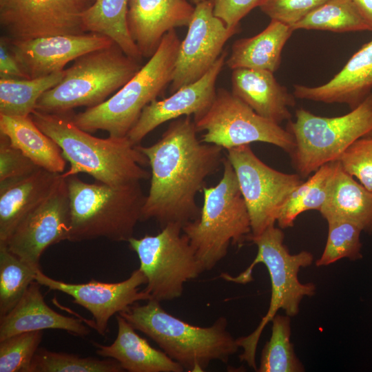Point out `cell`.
I'll use <instances>...</instances> for the list:
<instances>
[{"mask_svg": "<svg viewBox=\"0 0 372 372\" xmlns=\"http://www.w3.org/2000/svg\"><path fill=\"white\" fill-rule=\"evenodd\" d=\"M197 132L194 120L185 116L172 121L153 145H137L151 167L141 221L153 219L163 228L170 223L183 226L199 217L196 195L224 158L222 147L203 143Z\"/></svg>", "mask_w": 372, "mask_h": 372, "instance_id": "1", "label": "cell"}, {"mask_svg": "<svg viewBox=\"0 0 372 372\" xmlns=\"http://www.w3.org/2000/svg\"><path fill=\"white\" fill-rule=\"evenodd\" d=\"M35 124L59 146L70 169L64 178L85 173L96 181L120 186L148 179L151 174L142 166L146 156L127 136H92L79 128L70 112L48 113L34 110L30 114Z\"/></svg>", "mask_w": 372, "mask_h": 372, "instance_id": "2", "label": "cell"}, {"mask_svg": "<svg viewBox=\"0 0 372 372\" xmlns=\"http://www.w3.org/2000/svg\"><path fill=\"white\" fill-rule=\"evenodd\" d=\"M118 314L186 371H205L212 361L227 363L240 348L224 317L209 327L195 326L167 313L154 299L145 304L135 303Z\"/></svg>", "mask_w": 372, "mask_h": 372, "instance_id": "3", "label": "cell"}, {"mask_svg": "<svg viewBox=\"0 0 372 372\" xmlns=\"http://www.w3.org/2000/svg\"><path fill=\"white\" fill-rule=\"evenodd\" d=\"M284 238L282 229L275 227V225L269 226L258 236L249 234L247 240L257 247V254L253 262L236 276L227 273L220 276L229 282L247 284L253 280V269L259 263L266 267L269 274L271 293L267 313L251 333L236 339L239 347L243 349L242 353L239 355L240 360L246 362L249 366L256 371L258 369L256 349L266 325L271 322L280 309L284 310L286 315L290 317L298 315L302 299L305 296L311 297L316 293L313 283H302L298 279L300 269L312 264L313 254L307 251L291 254L284 244Z\"/></svg>", "mask_w": 372, "mask_h": 372, "instance_id": "4", "label": "cell"}, {"mask_svg": "<svg viewBox=\"0 0 372 372\" xmlns=\"http://www.w3.org/2000/svg\"><path fill=\"white\" fill-rule=\"evenodd\" d=\"M65 178L70 207L69 241L105 238L127 242L133 237L146 198L140 182L111 186L87 183L77 175Z\"/></svg>", "mask_w": 372, "mask_h": 372, "instance_id": "5", "label": "cell"}, {"mask_svg": "<svg viewBox=\"0 0 372 372\" xmlns=\"http://www.w3.org/2000/svg\"><path fill=\"white\" fill-rule=\"evenodd\" d=\"M180 41L175 29L167 32L156 52L123 87L101 103L72 114L73 122L90 133L101 130L127 136L145 106L171 84Z\"/></svg>", "mask_w": 372, "mask_h": 372, "instance_id": "6", "label": "cell"}, {"mask_svg": "<svg viewBox=\"0 0 372 372\" xmlns=\"http://www.w3.org/2000/svg\"><path fill=\"white\" fill-rule=\"evenodd\" d=\"M223 165L220 181L203 189L199 217L182 228L205 271L212 269L225 257L230 245H241L251 231L247 207L227 157Z\"/></svg>", "mask_w": 372, "mask_h": 372, "instance_id": "7", "label": "cell"}, {"mask_svg": "<svg viewBox=\"0 0 372 372\" xmlns=\"http://www.w3.org/2000/svg\"><path fill=\"white\" fill-rule=\"evenodd\" d=\"M142 67L114 43L85 54L64 70L54 87L44 92L36 110L48 113H69L77 107L97 105L123 87Z\"/></svg>", "mask_w": 372, "mask_h": 372, "instance_id": "8", "label": "cell"}, {"mask_svg": "<svg viewBox=\"0 0 372 372\" xmlns=\"http://www.w3.org/2000/svg\"><path fill=\"white\" fill-rule=\"evenodd\" d=\"M287 130L295 145L289 154L297 173L307 178L321 166L338 161L358 139L372 135V92L357 107L344 115L324 117L300 108Z\"/></svg>", "mask_w": 372, "mask_h": 372, "instance_id": "9", "label": "cell"}, {"mask_svg": "<svg viewBox=\"0 0 372 372\" xmlns=\"http://www.w3.org/2000/svg\"><path fill=\"white\" fill-rule=\"evenodd\" d=\"M182 228L170 223L156 235L127 241L138 256L139 269L146 278L143 291L150 299L161 302L180 298L184 284L205 271Z\"/></svg>", "mask_w": 372, "mask_h": 372, "instance_id": "10", "label": "cell"}, {"mask_svg": "<svg viewBox=\"0 0 372 372\" xmlns=\"http://www.w3.org/2000/svg\"><path fill=\"white\" fill-rule=\"evenodd\" d=\"M193 120L198 132H204L202 142L227 150L261 142L289 154L295 145L293 136L287 130L260 116L225 88L216 90L209 107Z\"/></svg>", "mask_w": 372, "mask_h": 372, "instance_id": "11", "label": "cell"}, {"mask_svg": "<svg viewBox=\"0 0 372 372\" xmlns=\"http://www.w3.org/2000/svg\"><path fill=\"white\" fill-rule=\"evenodd\" d=\"M251 222V235L258 236L275 225L291 193L303 180L298 174L278 171L262 162L249 145L227 149Z\"/></svg>", "mask_w": 372, "mask_h": 372, "instance_id": "12", "label": "cell"}, {"mask_svg": "<svg viewBox=\"0 0 372 372\" xmlns=\"http://www.w3.org/2000/svg\"><path fill=\"white\" fill-rule=\"evenodd\" d=\"M94 0H0V24L12 41L85 33L83 12Z\"/></svg>", "mask_w": 372, "mask_h": 372, "instance_id": "13", "label": "cell"}, {"mask_svg": "<svg viewBox=\"0 0 372 372\" xmlns=\"http://www.w3.org/2000/svg\"><path fill=\"white\" fill-rule=\"evenodd\" d=\"M187 27L178 49L171 94L201 79L219 58L226 42L240 31V25L227 27L215 16L211 0L195 6Z\"/></svg>", "mask_w": 372, "mask_h": 372, "instance_id": "14", "label": "cell"}, {"mask_svg": "<svg viewBox=\"0 0 372 372\" xmlns=\"http://www.w3.org/2000/svg\"><path fill=\"white\" fill-rule=\"evenodd\" d=\"M70 207L65 178H61L52 194L29 213L4 243L8 249L34 267L50 246L68 240Z\"/></svg>", "mask_w": 372, "mask_h": 372, "instance_id": "15", "label": "cell"}, {"mask_svg": "<svg viewBox=\"0 0 372 372\" xmlns=\"http://www.w3.org/2000/svg\"><path fill=\"white\" fill-rule=\"evenodd\" d=\"M35 280L50 290L71 296L73 302L89 311L94 318L93 327L102 336L109 332L108 322L112 316L138 301L150 300L146 292L139 291L140 286L146 284V278L140 269L118 282L91 280L85 283H68L46 276L41 269L37 271Z\"/></svg>", "mask_w": 372, "mask_h": 372, "instance_id": "16", "label": "cell"}, {"mask_svg": "<svg viewBox=\"0 0 372 372\" xmlns=\"http://www.w3.org/2000/svg\"><path fill=\"white\" fill-rule=\"evenodd\" d=\"M8 40L28 79L62 71L70 61L114 43L109 37L93 32L54 35L26 41Z\"/></svg>", "mask_w": 372, "mask_h": 372, "instance_id": "17", "label": "cell"}, {"mask_svg": "<svg viewBox=\"0 0 372 372\" xmlns=\"http://www.w3.org/2000/svg\"><path fill=\"white\" fill-rule=\"evenodd\" d=\"M227 52L223 51L213 66L198 81L182 87L167 98L151 102L143 110L127 136L135 145L161 124L176 118L196 116L211 105L216 94V82L225 65Z\"/></svg>", "mask_w": 372, "mask_h": 372, "instance_id": "18", "label": "cell"}, {"mask_svg": "<svg viewBox=\"0 0 372 372\" xmlns=\"http://www.w3.org/2000/svg\"><path fill=\"white\" fill-rule=\"evenodd\" d=\"M194 8L187 0H128L127 28L142 57L150 58L167 32L188 26Z\"/></svg>", "mask_w": 372, "mask_h": 372, "instance_id": "19", "label": "cell"}, {"mask_svg": "<svg viewBox=\"0 0 372 372\" xmlns=\"http://www.w3.org/2000/svg\"><path fill=\"white\" fill-rule=\"evenodd\" d=\"M293 89L297 99L346 104L355 109L372 92V40L363 45L326 83L313 87L294 85Z\"/></svg>", "mask_w": 372, "mask_h": 372, "instance_id": "20", "label": "cell"}, {"mask_svg": "<svg viewBox=\"0 0 372 372\" xmlns=\"http://www.w3.org/2000/svg\"><path fill=\"white\" fill-rule=\"evenodd\" d=\"M61 174L39 167L22 178L0 182V244L54 191Z\"/></svg>", "mask_w": 372, "mask_h": 372, "instance_id": "21", "label": "cell"}, {"mask_svg": "<svg viewBox=\"0 0 372 372\" xmlns=\"http://www.w3.org/2000/svg\"><path fill=\"white\" fill-rule=\"evenodd\" d=\"M231 82V92L260 116L278 124L290 121L289 107L296 105V97L273 72L237 68L232 70Z\"/></svg>", "mask_w": 372, "mask_h": 372, "instance_id": "22", "label": "cell"}, {"mask_svg": "<svg viewBox=\"0 0 372 372\" xmlns=\"http://www.w3.org/2000/svg\"><path fill=\"white\" fill-rule=\"evenodd\" d=\"M41 286L37 281L32 282L14 308L0 318V341L17 334L44 329L63 330L79 337L90 333L81 320L50 308L44 300Z\"/></svg>", "mask_w": 372, "mask_h": 372, "instance_id": "23", "label": "cell"}, {"mask_svg": "<svg viewBox=\"0 0 372 372\" xmlns=\"http://www.w3.org/2000/svg\"><path fill=\"white\" fill-rule=\"evenodd\" d=\"M117 335L110 345L92 341L96 353L116 360L129 372H183V367L164 351L152 347L120 314L116 316Z\"/></svg>", "mask_w": 372, "mask_h": 372, "instance_id": "24", "label": "cell"}, {"mask_svg": "<svg viewBox=\"0 0 372 372\" xmlns=\"http://www.w3.org/2000/svg\"><path fill=\"white\" fill-rule=\"evenodd\" d=\"M320 213L326 220H346L372 234V192L347 173L338 161Z\"/></svg>", "mask_w": 372, "mask_h": 372, "instance_id": "25", "label": "cell"}, {"mask_svg": "<svg viewBox=\"0 0 372 372\" xmlns=\"http://www.w3.org/2000/svg\"><path fill=\"white\" fill-rule=\"evenodd\" d=\"M293 31L291 26L271 19L258 34L235 41L225 64L232 70L248 68L274 73L280 65L282 49Z\"/></svg>", "mask_w": 372, "mask_h": 372, "instance_id": "26", "label": "cell"}, {"mask_svg": "<svg viewBox=\"0 0 372 372\" xmlns=\"http://www.w3.org/2000/svg\"><path fill=\"white\" fill-rule=\"evenodd\" d=\"M0 133L39 167L54 173L64 172L66 160L61 148L40 130L31 115L0 114Z\"/></svg>", "mask_w": 372, "mask_h": 372, "instance_id": "27", "label": "cell"}, {"mask_svg": "<svg viewBox=\"0 0 372 372\" xmlns=\"http://www.w3.org/2000/svg\"><path fill=\"white\" fill-rule=\"evenodd\" d=\"M128 0H95L83 12L85 32L97 33L111 39L130 57L141 62L143 57L128 30Z\"/></svg>", "mask_w": 372, "mask_h": 372, "instance_id": "28", "label": "cell"}, {"mask_svg": "<svg viewBox=\"0 0 372 372\" xmlns=\"http://www.w3.org/2000/svg\"><path fill=\"white\" fill-rule=\"evenodd\" d=\"M64 70L35 79L0 78V114L29 116L41 95L56 85Z\"/></svg>", "mask_w": 372, "mask_h": 372, "instance_id": "29", "label": "cell"}, {"mask_svg": "<svg viewBox=\"0 0 372 372\" xmlns=\"http://www.w3.org/2000/svg\"><path fill=\"white\" fill-rule=\"evenodd\" d=\"M335 162L321 166L291 193L277 216L276 222L280 228L293 227L296 218L302 212L309 210L320 211L327 196Z\"/></svg>", "mask_w": 372, "mask_h": 372, "instance_id": "30", "label": "cell"}, {"mask_svg": "<svg viewBox=\"0 0 372 372\" xmlns=\"http://www.w3.org/2000/svg\"><path fill=\"white\" fill-rule=\"evenodd\" d=\"M291 28L334 32L371 31L352 0H328Z\"/></svg>", "mask_w": 372, "mask_h": 372, "instance_id": "31", "label": "cell"}, {"mask_svg": "<svg viewBox=\"0 0 372 372\" xmlns=\"http://www.w3.org/2000/svg\"><path fill=\"white\" fill-rule=\"evenodd\" d=\"M290 316L276 314L271 320V335L264 346L258 372H302L291 342Z\"/></svg>", "mask_w": 372, "mask_h": 372, "instance_id": "32", "label": "cell"}, {"mask_svg": "<svg viewBox=\"0 0 372 372\" xmlns=\"http://www.w3.org/2000/svg\"><path fill=\"white\" fill-rule=\"evenodd\" d=\"M39 268L34 267L0 244V318L22 298L35 280Z\"/></svg>", "mask_w": 372, "mask_h": 372, "instance_id": "33", "label": "cell"}, {"mask_svg": "<svg viewBox=\"0 0 372 372\" xmlns=\"http://www.w3.org/2000/svg\"><path fill=\"white\" fill-rule=\"evenodd\" d=\"M121 364L111 358L99 359L38 349L30 372H122Z\"/></svg>", "mask_w": 372, "mask_h": 372, "instance_id": "34", "label": "cell"}, {"mask_svg": "<svg viewBox=\"0 0 372 372\" xmlns=\"http://www.w3.org/2000/svg\"><path fill=\"white\" fill-rule=\"evenodd\" d=\"M328 236L324 251L316 262L317 267L327 266L342 258L351 260L362 258V229L357 225L342 219H329Z\"/></svg>", "mask_w": 372, "mask_h": 372, "instance_id": "35", "label": "cell"}, {"mask_svg": "<svg viewBox=\"0 0 372 372\" xmlns=\"http://www.w3.org/2000/svg\"><path fill=\"white\" fill-rule=\"evenodd\" d=\"M43 331L25 332L0 341V372H30Z\"/></svg>", "mask_w": 372, "mask_h": 372, "instance_id": "36", "label": "cell"}, {"mask_svg": "<svg viewBox=\"0 0 372 372\" xmlns=\"http://www.w3.org/2000/svg\"><path fill=\"white\" fill-rule=\"evenodd\" d=\"M342 168L372 192V137L360 138L338 159Z\"/></svg>", "mask_w": 372, "mask_h": 372, "instance_id": "37", "label": "cell"}, {"mask_svg": "<svg viewBox=\"0 0 372 372\" xmlns=\"http://www.w3.org/2000/svg\"><path fill=\"white\" fill-rule=\"evenodd\" d=\"M328 0H263L260 10L291 27Z\"/></svg>", "mask_w": 372, "mask_h": 372, "instance_id": "38", "label": "cell"}, {"mask_svg": "<svg viewBox=\"0 0 372 372\" xmlns=\"http://www.w3.org/2000/svg\"><path fill=\"white\" fill-rule=\"evenodd\" d=\"M39 167L0 133V182L28 176Z\"/></svg>", "mask_w": 372, "mask_h": 372, "instance_id": "39", "label": "cell"}, {"mask_svg": "<svg viewBox=\"0 0 372 372\" xmlns=\"http://www.w3.org/2000/svg\"><path fill=\"white\" fill-rule=\"evenodd\" d=\"M214 13L227 27L240 25V21L263 0H211Z\"/></svg>", "mask_w": 372, "mask_h": 372, "instance_id": "40", "label": "cell"}, {"mask_svg": "<svg viewBox=\"0 0 372 372\" xmlns=\"http://www.w3.org/2000/svg\"><path fill=\"white\" fill-rule=\"evenodd\" d=\"M0 76L28 79L14 54L8 37L4 35L0 38Z\"/></svg>", "mask_w": 372, "mask_h": 372, "instance_id": "41", "label": "cell"}, {"mask_svg": "<svg viewBox=\"0 0 372 372\" xmlns=\"http://www.w3.org/2000/svg\"><path fill=\"white\" fill-rule=\"evenodd\" d=\"M372 31V0H352Z\"/></svg>", "mask_w": 372, "mask_h": 372, "instance_id": "42", "label": "cell"}, {"mask_svg": "<svg viewBox=\"0 0 372 372\" xmlns=\"http://www.w3.org/2000/svg\"><path fill=\"white\" fill-rule=\"evenodd\" d=\"M189 2L196 6V4L205 1V0H187Z\"/></svg>", "mask_w": 372, "mask_h": 372, "instance_id": "43", "label": "cell"}, {"mask_svg": "<svg viewBox=\"0 0 372 372\" xmlns=\"http://www.w3.org/2000/svg\"><path fill=\"white\" fill-rule=\"evenodd\" d=\"M94 1H95V0H94Z\"/></svg>", "mask_w": 372, "mask_h": 372, "instance_id": "44", "label": "cell"}]
</instances>
